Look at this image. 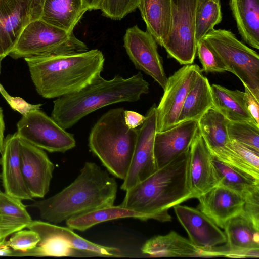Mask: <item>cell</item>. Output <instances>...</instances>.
Returning <instances> with one entry per match:
<instances>
[{
  "label": "cell",
  "mask_w": 259,
  "mask_h": 259,
  "mask_svg": "<svg viewBox=\"0 0 259 259\" xmlns=\"http://www.w3.org/2000/svg\"><path fill=\"white\" fill-rule=\"evenodd\" d=\"M190 149L126 191L121 206L143 214L146 220L171 221L168 210L195 198L189 186Z\"/></svg>",
  "instance_id": "obj_1"
},
{
  "label": "cell",
  "mask_w": 259,
  "mask_h": 259,
  "mask_svg": "<svg viewBox=\"0 0 259 259\" xmlns=\"http://www.w3.org/2000/svg\"><path fill=\"white\" fill-rule=\"evenodd\" d=\"M24 59L36 92L48 99L75 93L91 84L101 76L105 62L98 49Z\"/></svg>",
  "instance_id": "obj_2"
},
{
  "label": "cell",
  "mask_w": 259,
  "mask_h": 259,
  "mask_svg": "<svg viewBox=\"0 0 259 259\" xmlns=\"http://www.w3.org/2000/svg\"><path fill=\"white\" fill-rule=\"evenodd\" d=\"M117 191L114 178L95 163L86 162L69 185L30 206L37 208L42 219L56 224L74 216L113 205Z\"/></svg>",
  "instance_id": "obj_3"
},
{
  "label": "cell",
  "mask_w": 259,
  "mask_h": 259,
  "mask_svg": "<svg viewBox=\"0 0 259 259\" xmlns=\"http://www.w3.org/2000/svg\"><path fill=\"white\" fill-rule=\"evenodd\" d=\"M149 91V84L141 72L127 78L118 74L106 80L100 76L79 91L54 100L51 117L67 130L100 108L120 102H136Z\"/></svg>",
  "instance_id": "obj_4"
},
{
  "label": "cell",
  "mask_w": 259,
  "mask_h": 259,
  "mask_svg": "<svg viewBox=\"0 0 259 259\" xmlns=\"http://www.w3.org/2000/svg\"><path fill=\"white\" fill-rule=\"evenodd\" d=\"M125 109H112L103 114L89 134V147L108 171L124 180L128 171L136 143L138 128L126 124Z\"/></svg>",
  "instance_id": "obj_5"
},
{
  "label": "cell",
  "mask_w": 259,
  "mask_h": 259,
  "mask_svg": "<svg viewBox=\"0 0 259 259\" xmlns=\"http://www.w3.org/2000/svg\"><path fill=\"white\" fill-rule=\"evenodd\" d=\"M88 50L87 46L78 39L73 32H68L39 19L30 21L25 27L9 55L18 59Z\"/></svg>",
  "instance_id": "obj_6"
},
{
  "label": "cell",
  "mask_w": 259,
  "mask_h": 259,
  "mask_svg": "<svg viewBox=\"0 0 259 259\" xmlns=\"http://www.w3.org/2000/svg\"><path fill=\"white\" fill-rule=\"evenodd\" d=\"M203 39L235 74L259 100V56L239 40L230 30L214 29Z\"/></svg>",
  "instance_id": "obj_7"
},
{
  "label": "cell",
  "mask_w": 259,
  "mask_h": 259,
  "mask_svg": "<svg viewBox=\"0 0 259 259\" xmlns=\"http://www.w3.org/2000/svg\"><path fill=\"white\" fill-rule=\"evenodd\" d=\"M35 231L40 241L33 249L25 252L15 251V256H68L72 250L99 256L108 254V247L91 242L77 235L72 229L42 221H32L27 227Z\"/></svg>",
  "instance_id": "obj_8"
},
{
  "label": "cell",
  "mask_w": 259,
  "mask_h": 259,
  "mask_svg": "<svg viewBox=\"0 0 259 259\" xmlns=\"http://www.w3.org/2000/svg\"><path fill=\"white\" fill-rule=\"evenodd\" d=\"M198 0H171L170 22L164 44L169 57L181 65L193 64L197 52L195 37V15Z\"/></svg>",
  "instance_id": "obj_9"
},
{
  "label": "cell",
  "mask_w": 259,
  "mask_h": 259,
  "mask_svg": "<svg viewBox=\"0 0 259 259\" xmlns=\"http://www.w3.org/2000/svg\"><path fill=\"white\" fill-rule=\"evenodd\" d=\"M17 128L16 133L20 138L49 152L64 153L76 145L74 135L62 128L40 109L22 115Z\"/></svg>",
  "instance_id": "obj_10"
},
{
  "label": "cell",
  "mask_w": 259,
  "mask_h": 259,
  "mask_svg": "<svg viewBox=\"0 0 259 259\" xmlns=\"http://www.w3.org/2000/svg\"><path fill=\"white\" fill-rule=\"evenodd\" d=\"M202 72L196 64L184 65L167 78L163 95L156 107L157 132L178 124V118L188 93Z\"/></svg>",
  "instance_id": "obj_11"
},
{
  "label": "cell",
  "mask_w": 259,
  "mask_h": 259,
  "mask_svg": "<svg viewBox=\"0 0 259 259\" xmlns=\"http://www.w3.org/2000/svg\"><path fill=\"white\" fill-rule=\"evenodd\" d=\"M156 105L147 111L146 119L138 135L130 167L121 186L125 191L146 179L157 169L154 154V142L157 132Z\"/></svg>",
  "instance_id": "obj_12"
},
{
  "label": "cell",
  "mask_w": 259,
  "mask_h": 259,
  "mask_svg": "<svg viewBox=\"0 0 259 259\" xmlns=\"http://www.w3.org/2000/svg\"><path fill=\"white\" fill-rule=\"evenodd\" d=\"M157 42L147 31L136 25L126 30L123 47L135 67L151 77L163 90L167 77Z\"/></svg>",
  "instance_id": "obj_13"
},
{
  "label": "cell",
  "mask_w": 259,
  "mask_h": 259,
  "mask_svg": "<svg viewBox=\"0 0 259 259\" xmlns=\"http://www.w3.org/2000/svg\"><path fill=\"white\" fill-rule=\"evenodd\" d=\"M19 143L21 170L25 184L33 198H42L49 190L54 165L43 149L20 137Z\"/></svg>",
  "instance_id": "obj_14"
},
{
  "label": "cell",
  "mask_w": 259,
  "mask_h": 259,
  "mask_svg": "<svg viewBox=\"0 0 259 259\" xmlns=\"http://www.w3.org/2000/svg\"><path fill=\"white\" fill-rule=\"evenodd\" d=\"M141 251L153 257H227L228 254L226 245L200 248L174 231L149 239L143 245Z\"/></svg>",
  "instance_id": "obj_15"
},
{
  "label": "cell",
  "mask_w": 259,
  "mask_h": 259,
  "mask_svg": "<svg viewBox=\"0 0 259 259\" xmlns=\"http://www.w3.org/2000/svg\"><path fill=\"white\" fill-rule=\"evenodd\" d=\"M199 132L198 121L191 120L179 123L166 131L156 132L154 154L157 169L189 150Z\"/></svg>",
  "instance_id": "obj_16"
},
{
  "label": "cell",
  "mask_w": 259,
  "mask_h": 259,
  "mask_svg": "<svg viewBox=\"0 0 259 259\" xmlns=\"http://www.w3.org/2000/svg\"><path fill=\"white\" fill-rule=\"evenodd\" d=\"M174 209L189 240L197 246L210 248L226 242L225 233L198 209L180 204Z\"/></svg>",
  "instance_id": "obj_17"
},
{
  "label": "cell",
  "mask_w": 259,
  "mask_h": 259,
  "mask_svg": "<svg viewBox=\"0 0 259 259\" xmlns=\"http://www.w3.org/2000/svg\"><path fill=\"white\" fill-rule=\"evenodd\" d=\"M197 199V209L223 229L228 220L241 213L244 203L242 196L222 185L213 187Z\"/></svg>",
  "instance_id": "obj_18"
},
{
  "label": "cell",
  "mask_w": 259,
  "mask_h": 259,
  "mask_svg": "<svg viewBox=\"0 0 259 259\" xmlns=\"http://www.w3.org/2000/svg\"><path fill=\"white\" fill-rule=\"evenodd\" d=\"M1 154V177L5 193L21 200H32L22 175L19 137L16 133L5 138Z\"/></svg>",
  "instance_id": "obj_19"
},
{
  "label": "cell",
  "mask_w": 259,
  "mask_h": 259,
  "mask_svg": "<svg viewBox=\"0 0 259 259\" xmlns=\"http://www.w3.org/2000/svg\"><path fill=\"white\" fill-rule=\"evenodd\" d=\"M212 158L199 132L190 148L188 166L189 186L195 198L219 185Z\"/></svg>",
  "instance_id": "obj_20"
},
{
  "label": "cell",
  "mask_w": 259,
  "mask_h": 259,
  "mask_svg": "<svg viewBox=\"0 0 259 259\" xmlns=\"http://www.w3.org/2000/svg\"><path fill=\"white\" fill-rule=\"evenodd\" d=\"M31 21L27 0H0V59L9 55Z\"/></svg>",
  "instance_id": "obj_21"
},
{
  "label": "cell",
  "mask_w": 259,
  "mask_h": 259,
  "mask_svg": "<svg viewBox=\"0 0 259 259\" xmlns=\"http://www.w3.org/2000/svg\"><path fill=\"white\" fill-rule=\"evenodd\" d=\"M227 257L246 258L259 257V230L240 215L228 220L224 227Z\"/></svg>",
  "instance_id": "obj_22"
},
{
  "label": "cell",
  "mask_w": 259,
  "mask_h": 259,
  "mask_svg": "<svg viewBox=\"0 0 259 259\" xmlns=\"http://www.w3.org/2000/svg\"><path fill=\"white\" fill-rule=\"evenodd\" d=\"M197 121L199 133L209 152L219 158L226 152L231 142L227 130L229 120L212 107Z\"/></svg>",
  "instance_id": "obj_23"
},
{
  "label": "cell",
  "mask_w": 259,
  "mask_h": 259,
  "mask_svg": "<svg viewBox=\"0 0 259 259\" xmlns=\"http://www.w3.org/2000/svg\"><path fill=\"white\" fill-rule=\"evenodd\" d=\"M87 11L84 0H46L40 19L72 32Z\"/></svg>",
  "instance_id": "obj_24"
},
{
  "label": "cell",
  "mask_w": 259,
  "mask_h": 259,
  "mask_svg": "<svg viewBox=\"0 0 259 259\" xmlns=\"http://www.w3.org/2000/svg\"><path fill=\"white\" fill-rule=\"evenodd\" d=\"M139 8L146 31L163 47L169 33L171 0H139Z\"/></svg>",
  "instance_id": "obj_25"
},
{
  "label": "cell",
  "mask_w": 259,
  "mask_h": 259,
  "mask_svg": "<svg viewBox=\"0 0 259 259\" xmlns=\"http://www.w3.org/2000/svg\"><path fill=\"white\" fill-rule=\"evenodd\" d=\"M229 5L242 39L259 49V0H230Z\"/></svg>",
  "instance_id": "obj_26"
},
{
  "label": "cell",
  "mask_w": 259,
  "mask_h": 259,
  "mask_svg": "<svg viewBox=\"0 0 259 259\" xmlns=\"http://www.w3.org/2000/svg\"><path fill=\"white\" fill-rule=\"evenodd\" d=\"M213 107L230 121H247L257 124L249 114L244 92L231 90L219 84L211 85Z\"/></svg>",
  "instance_id": "obj_27"
},
{
  "label": "cell",
  "mask_w": 259,
  "mask_h": 259,
  "mask_svg": "<svg viewBox=\"0 0 259 259\" xmlns=\"http://www.w3.org/2000/svg\"><path fill=\"white\" fill-rule=\"evenodd\" d=\"M212 107L211 85L201 72L187 95L178 118V124L191 120L198 121Z\"/></svg>",
  "instance_id": "obj_28"
},
{
  "label": "cell",
  "mask_w": 259,
  "mask_h": 259,
  "mask_svg": "<svg viewBox=\"0 0 259 259\" xmlns=\"http://www.w3.org/2000/svg\"><path fill=\"white\" fill-rule=\"evenodd\" d=\"M21 201L0 190V240L3 242L33 221Z\"/></svg>",
  "instance_id": "obj_29"
},
{
  "label": "cell",
  "mask_w": 259,
  "mask_h": 259,
  "mask_svg": "<svg viewBox=\"0 0 259 259\" xmlns=\"http://www.w3.org/2000/svg\"><path fill=\"white\" fill-rule=\"evenodd\" d=\"M128 218L146 220L145 216L141 213L125 208L121 205H113L74 216L65 221L66 225L70 229L84 231L101 223Z\"/></svg>",
  "instance_id": "obj_30"
},
{
  "label": "cell",
  "mask_w": 259,
  "mask_h": 259,
  "mask_svg": "<svg viewBox=\"0 0 259 259\" xmlns=\"http://www.w3.org/2000/svg\"><path fill=\"white\" fill-rule=\"evenodd\" d=\"M212 156V163L219 182L218 185L226 187L244 198L248 194L259 189V180L219 160L214 156Z\"/></svg>",
  "instance_id": "obj_31"
},
{
  "label": "cell",
  "mask_w": 259,
  "mask_h": 259,
  "mask_svg": "<svg viewBox=\"0 0 259 259\" xmlns=\"http://www.w3.org/2000/svg\"><path fill=\"white\" fill-rule=\"evenodd\" d=\"M226 153L218 159L259 180V152L231 141Z\"/></svg>",
  "instance_id": "obj_32"
},
{
  "label": "cell",
  "mask_w": 259,
  "mask_h": 259,
  "mask_svg": "<svg viewBox=\"0 0 259 259\" xmlns=\"http://www.w3.org/2000/svg\"><path fill=\"white\" fill-rule=\"evenodd\" d=\"M222 20L220 0H198L195 26L197 45Z\"/></svg>",
  "instance_id": "obj_33"
},
{
  "label": "cell",
  "mask_w": 259,
  "mask_h": 259,
  "mask_svg": "<svg viewBox=\"0 0 259 259\" xmlns=\"http://www.w3.org/2000/svg\"><path fill=\"white\" fill-rule=\"evenodd\" d=\"M228 134L231 141L259 152V125L247 121H230Z\"/></svg>",
  "instance_id": "obj_34"
},
{
  "label": "cell",
  "mask_w": 259,
  "mask_h": 259,
  "mask_svg": "<svg viewBox=\"0 0 259 259\" xmlns=\"http://www.w3.org/2000/svg\"><path fill=\"white\" fill-rule=\"evenodd\" d=\"M196 53L201 63L202 71L206 73L227 71L221 59L204 39L197 43Z\"/></svg>",
  "instance_id": "obj_35"
},
{
  "label": "cell",
  "mask_w": 259,
  "mask_h": 259,
  "mask_svg": "<svg viewBox=\"0 0 259 259\" xmlns=\"http://www.w3.org/2000/svg\"><path fill=\"white\" fill-rule=\"evenodd\" d=\"M139 0H104L100 10L110 19L118 20L138 8Z\"/></svg>",
  "instance_id": "obj_36"
},
{
  "label": "cell",
  "mask_w": 259,
  "mask_h": 259,
  "mask_svg": "<svg viewBox=\"0 0 259 259\" xmlns=\"http://www.w3.org/2000/svg\"><path fill=\"white\" fill-rule=\"evenodd\" d=\"M39 241L40 237L35 231L22 229L15 232L6 244L15 251L25 252L34 248Z\"/></svg>",
  "instance_id": "obj_37"
},
{
  "label": "cell",
  "mask_w": 259,
  "mask_h": 259,
  "mask_svg": "<svg viewBox=\"0 0 259 259\" xmlns=\"http://www.w3.org/2000/svg\"><path fill=\"white\" fill-rule=\"evenodd\" d=\"M239 215L248 221L256 230H259V189L244 197L242 211Z\"/></svg>",
  "instance_id": "obj_38"
},
{
  "label": "cell",
  "mask_w": 259,
  "mask_h": 259,
  "mask_svg": "<svg viewBox=\"0 0 259 259\" xmlns=\"http://www.w3.org/2000/svg\"><path fill=\"white\" fill-rule=\"evenodd\" d=\"M0 93L12 109L19 112L22 115H26L32 110L40 109L42 106L41 104L29 103L21 97L11 96L1 83H0Z\"/></svg>",
  "instance_id": "obj_39"
},
{
  "label": "cell",
  "mask_w": 259,
  "mask_h": 259,
  "mask_svg": "<svg viewBox=\"0 0 259 259\" xmlns=\"http://www.w3.org/2000/svg\"><path fill=\"white\" fill-rule=\"evenodd\" d=\"M244 98L247 109L255 122L259 124V100L246 87H244Z\"/></svg>",
  "instance_id": "obj_40"
},
{
  "label": "cell",
  "mask_w": 259,
  "mask_h": 259,
  "mask_svg": "<svg viewBox=\"0 0 259 259\" xmlns=\"http://www.w3.org/2000/svg\"><path fill=\"white\" fill-rule=\"evenodd\" d=\"M126 124L131 128L135 129L141 126L144 122L146 117L136 111L125 110L124 112Z\"/></svg>",
  "instance_id": "obj_41"
},
{
  "label": "cell",
  "mask_w": 259,
  "mask_h": 259,
  "mask_svg": "<svg viewBox=\"0 0 259 259\" xmlns=\"http://www.w3.org/2000/svg\"><path fill=\"white\" fill-rule=\"evenodd\" d=\"M27 1L30 6L31 21L40 19L46 0Z\"/></svg>",
  "instance_id": "obj_42"
},
{
  "label": "cell",
  "mask_w": 259,
  "mask_h": 259,
  "mask_svg": "<svg viewBox=\"0 0 259 259\" xmlns=\"http://www.w3.org/2000/svg\"><path fill=\"white\" fill-rule=\"evenodd\" d=\"M5 129L4 114L2 108L0 107V153L1 152L4 141V131Z\"/></svg>",
  "instance_id": "obj_43"
},
{
  "label": "cell",
  "mask_w": 259,
  "mask_h": 259,
  "mask_svg": "<svg viewBox=\"0 0 259 259\" xmlns=\"http://www.w3.org/2000/svg\"><path fill=\"white\" fill-rule=\"evenodd\" d=\"M88 10L100 9L104 0H84Z\"/></svg>",
  "instance_id": "obj_44"
},
{
  "label": "cell",
  "mask_w": 259,
  "mask_h": 259,
  "mask_svg": "<svg viewBox=\"0 0 259 259\" xmlns=\"http://www.w3.org/2000/svg\"><path fill=\"white\" fill-rule=\"evenodd\" d=\"M14 250L8 247L6 243L0 246V256H14Z\"/></svg>",
  "instance_id": "obj_45"
},
{
  "label": "cell",
  "mask_w": 259,
  "mask_h": 259,
  "mask_svg": "<svg viewBox=\"0 0 259 259\" xmlns=\"http://www.w3.org/2000/svg\"><path fill=\"white\" fill-rule=\"evenodd\" d=\"M6 242H3V241L0 240V246L5 244L6 243Z\"/></svg>",
  "instance_id": "obj_46"
},
{
  "label": "cell",
  "mask_w": 259,
  "mask_h": 259,
  "mask_svg": "<svg viewBox=\"0 0 259 259\" xmlns=\"http://www.w3.org/2000/svg\"><path fill=\"white\" fill-rule=\"evenodd\" d=\"M1 59H0V70H1Z\"/></svg>",
  "instance_id": "obj_47"
}]
</instances>
